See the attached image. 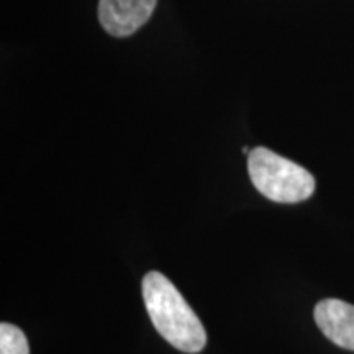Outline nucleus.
<instances>
[{
  "label": "nucleus",
  "instance_id": "obj_5",
  "mask_svg": "<svg viewBox=\"0 0 354 354\" xmlns=\"http://www.w3.org/2000/svg\"><path fill=\"white\" fill-rule=\"evenodd\" d=\"M0 354H30L25 333L10 323L0 325Z\"/></svg>",
  "mask_w": 354,
  "mask_h": 354
},
{
  "label": "nucleus",
  "instance_id": "obj_4",
  "mask_svg": "<svg viewBox=\"0 0 354 354\" xmlns=\"http://www.w3.org/2000/svg\"><path fill=\"white\" fill-rule=\"evenodd\" d=\"M315 322L336 346L354 351V305L338 299L322 300L315 307Z\"/></svg>",
  "mask_w": 354,
  "mask_h": 354
},
{
  "label": "nucleus",
  "instance_id": "obj_3",
  "mask_svg": "<svg viewBox=\"0 0 354 354\" xmlns=\"http://www.w3.org/2000/svg\"><path fill=\"white\" fill-rule=\"evenodd\" d=\"M158 0H100L99 21L112 37H130L151 19Z\"/></svg>",
  "mask_w": 354,
  "mask_h": 354
},
{
  "label": "nucleus",
  "instance_id": "obj_1",
  "mask_svg": "<svg viewBox=\"0 0 354 354\" xmlns=\"http://www.w3.org/2000/svg\"><path fill=\"white\" fill-rule=\"evenodd\" d=\"M143 300L158 333L179 351L196 354L207 344V333L177 287L161 272L151 271L141 282Z\"/></svg>",
  "mask_w": 354,
  "mask_h": 354
},
{
  "label": "nucleus",
  "instance_id": "obj_2",
  "mask_svg": "<svg viewBox=\"0 0 354 354\" xmlns=\"http://www.w3.org/2000/svg\"><path fill=\"white\" fill-rule=\"evenodd\" d=\"M248 172L254 187L279 203L307 201L315 190V179L305 167L263 146L248 154Z\"/></svg>",
  "mask_w": 354,
  "mask_h": 354
}]
</instances>
